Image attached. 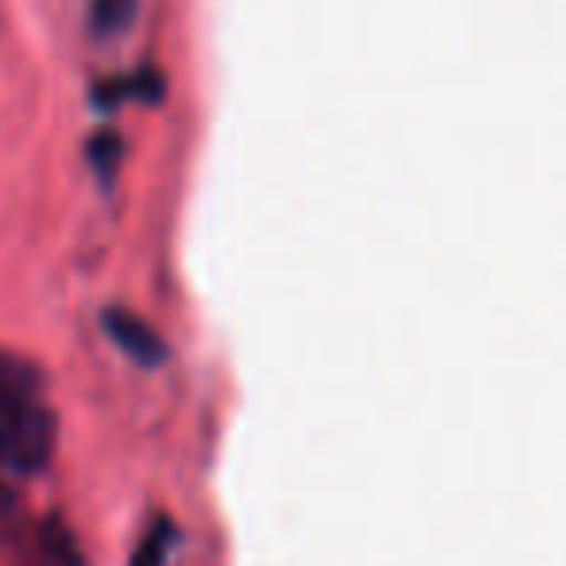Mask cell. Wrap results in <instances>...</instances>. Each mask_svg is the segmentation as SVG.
Here are the masks:
<instances>
[{
  "label": "cell",
  "instance_id": "cell-1",
  "mask_svg": "<svg viewBox=\"0 0 566 566\" xmlns=\"http://www.w3.org/2000/svg\"><path fill=\"white\" fill-rule=\"evenodd\" d=\"M55 416L40 400V377L20 357L0 354V473H35L55 450Z\"/></svg>",
  "mask_w": 566,
  "mask_h": 566
},
{
  "label": "cell",
  "instance_id": "cell-2",
  "mask_svg": "<svg viewBox=\"0 0 566 566\" xmlns=\"http://www.w3.org/2000/svg\"><path fill=\"white\" fill-rule=\"evenodd\" d=\"M102 326H105V334L117 342L120 354L133 357V361L144 365V369H156V365L167 361V342L159 338L140 315H133V311L109 307L102 315Z\"/></svg>",
  "mask_w": 566,
  "mask_h": 566
},
{
  "label": "cell",
  "instance_id": "cell-3",
  "mask_svg": "<svg viewBox=\"0 0 566 566\" xmlns=\"http://www.w3.org/2000/svg\"><path fill=\"white\" fill-rule=\"evenodd\" d=\"M175 547H179V527H175V520L159 516V520H151V527L144 532V539L136 543L128 566H167L175 555Z\"/></svg>",
  "mask_w": 566,
  "mask_h": 566
},
{
  "label": "cell",
  "instance_id": "cell-4",
  "mask_svg": "<svg viewBox=\"0 0 566 566\" xmlns=\"http://www.w3.org/2000/svg\"><path fill=\"white\" fill-rule=\"evenodd\" d=\"M136 20V0H94V9H90V28L94 35H120L128 24Z\"/></svg>",
  "mask_w": 566,
  "mask_h": 566
},
{
  "label": "cell",
  "instance_id": "cell-5",
  "mask_svg": "<svg viewBox=\"0 0 566 566\" xmlns=\"http://www.w3.org/2000/svg\"><path fill=\"white\" fill-rule=\"evenodd\" d=\"M159 94H164V86H159L156 74H140V78H128L120 86H102L97 90V102L113 105L117 97H148V102H156Z\"/></svg>",
  "mask_w": 566,
  "mask_h": 566
},
{
  "label": "cell",
  "instance_id": "cell-6",
  "mask_svg": "<svg viewBox=\"0 0 566 566\" xmlns=\"http://www.w3.org/2000/svg\"><path fill=\"white\" fill-rule=\"evenodd\" d=\"M90 156H94V167L97 171H105V175H113V167H117V159H120V140L113 133H102L94 140V148H90Z\"/></svg>",
  "mask_w": 566,
  "mask_h": 566
}]
</instances>
